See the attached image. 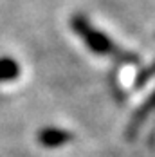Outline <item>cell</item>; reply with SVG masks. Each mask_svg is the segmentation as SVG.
<instances>
[{"instance_id":"5b68a950","label":"cell","mask_w":155,"mask_h":157,"mask_svg":"<svg viewBox=\"0 0 155 157\" xmlns=\"http://www.w3.org/2000/svg\"><path fill=\"white\" fill-rule=\"evenodd\" d=\"M155 76V60L148 67H144L142 71H139V74L135 76V79H134V87L135 89H141V87H144L150 79Z\"/></svg>"},{"instance_id":"7a4b0ae2","label":"cell","mask_w":155,"mask_h":157,"mask_svg":"<svg viewBox=\"0 0 155 157\" xmlns=\"http://www.w3.org/2000/svg\"><path fill=\"white\" fill-rule=\"evenodd\" d=\"M152 112H155V89L152 90V94L144 99V103H142L135 112H134V116H132L130 123L126 125V130H124V139L134 141V139H135V136H137V132L141 130V126L146 123V119L150 117V114H152Z\"/></svg>"},{"instance_id":"6da1fadb","label":"cell","mask_w":155,"mask_h":157,"mask_svg":"<svg viewBox=\"0 0 155 157\" xmlns=\"http://www.w3.org/2000/svg\"><path fill=\"white\" fill-rule=\"evenodd\" d=\"M70 27L78 36L85 42V45L90 49L92 52L99 54V56H112L119 63H126V65H135L139 63V56L135 52L124 51L121 49L112 38L99 29H96L92 24L89 22V18L83 15H74L70 20Z\"/></svg>"},{"instance_id":"277c9868","label":"cell","mask_w":155,"mask_h":157,"mask_svg":"<svg viewBox=\"0 0 155 157\" xmlns=\"http://www.w3.org/2000/svg\"><path fill=\"white\" fill-rule=\"evenodd\" d=\"M20 76V67L15 58L2 56L0 58V81H15Z\"/></svg>"},{"instance_id":"3957f363","label":"cell","mask_w":155,"mask_h":157,"mask_svg":"<svg viewBox=\"0 0 155 157\" xmlns=\"http://www.w3.org/2000/svg\"><path fill=\"white\" fill-rule=\"evenodd\" d=\"M72 139H74L72 132L62 130V128H52V126L40 130L38 136H36V141L42 146H45V148H58V146H63V144L70 143Z\"/></svg>"}]
</instances>
